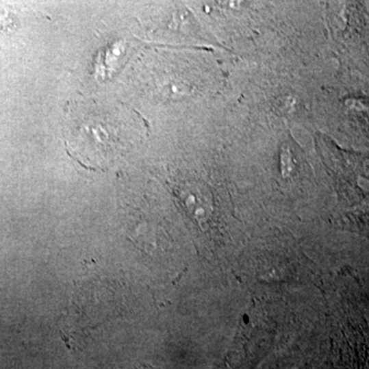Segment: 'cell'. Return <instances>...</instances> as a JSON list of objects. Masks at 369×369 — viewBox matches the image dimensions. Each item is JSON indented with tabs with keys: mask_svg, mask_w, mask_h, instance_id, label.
<instances>
[{
	"mask_svg": "<svg viewBox=\"0 0 369 369\" xmlns=\"http://www.w3.org/2000/svg\"><path fill=\"white\" fill-rule=\"evenodd\" d=\"M65 119L68 151L84 166L108 168L123 150L119 111L75 104Z\"/></svg>",
	"mask_w": 369,
	"mask_h": 369,
	"instance_id": "obj_1",
	"label": "cell"
},
{
	"mask_svg": "<svg viewBox=\"0 0 369 369\" xmlns=\"http://www.w3.org/2000/svg\"><path fill=\"white\" fill-rule=\"evenodd\" d=\"M187 205L192 216L200 225L209 224L214 214V202L208 188L198 187L190 195Z\"/></svg>",
	"mask_w": 369,
	"mask_h": 369,
	"instance_id": "obj_2",
	"label": "cell"
}]
</instances>
